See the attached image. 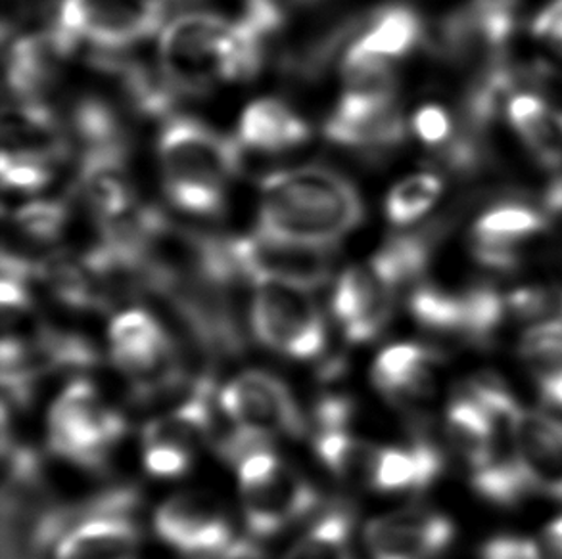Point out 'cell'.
Instances as JSON below:
<instances>
[{"label": "cell", "instance_id": "cell-4", "mask_svg": "<svg viewBox=\"0 0 562 559\" xmlns=\"http://www.w3.org/2000/svg\"><path fill=\"white\" fill-rule=\"evenodd\" d=\"M428 251V240L420 236L395 238L340 276L333 312L346 340L366 343L386 328L400 287L425 271Z\"/></svg>", "mask_w": 562, "mask_h": 559}, {"label": "cell", "instance_id": "cell-5", "mask_svg": "<svg viewBox=\"0 0 562 559\" xmlns=\"http://www.w3.org/2000/svg\"><path fill=\"white\" fill-rule=\"evenodd\" d=\"M244 517L258 537H271L302 520L317 506V492L296 469L269 450L238 464Z\"/></svg>", "mask_w": 562, "mask_h": 559}, {"label": "cell", "instance_id": "cell-26", "mask_svg": "<svg viewBox=\"0 0 562 559\" xmlns=\"http://www.w3.org/2000/svg\"><path fill=\"white\" fill-rule=\"evenodd\" d=\"M423 33L417 12L407 7H387L374 15L369 30L351 43L358 53L390 61L411 53Z\"/></svg>", "mask_w": 562, "mask_h": 559}, {"label": "cell", "instance_id": "cell-16", "mask_svg": "<svg viewBox=\"0 0 562 559\" xmlns=\"http://www.w3.org/2000/svg\"><path fill=\"white\" fill-rule=\"evenodd\" d=\"M518 446L532 491L562 502V420L522 409Z\"/></svg>", "mask_w": 562, "mask_h": 559}, {"label": "cell", "instance_id": "cell-37", "mask_svg": "<svg viewBox=\"0 0 562 559\" xmlns=\"http://www.w3.org/2000/svg\"><path fill=\"white\" fill-rule=\"evenodd\" d=\"M543 545L548 546L557 558L562 559V517L549 525L543 533Z\"/></svg>", "mask_w": 562, "mask_h": 559}, {"label": "cell", "instance_id": "cell-35", "mask_svg": "<svg viewBox=\"0 0 562 559\" xmlns=\"http://www.w3.org/2000/svg\"><path fill=\"white\" fill-rule=\"evenodd\" d=\"M538 84H540L541 92L538 96L546 100L549 106L553 107L562 117V71L546 69L543 73H540Z\"/></svg>", "mask_w": 562, "mask_h": 559}, {"label": "cell", "instance_id": "cell-24", "mask_svg": "<svg viewBox=\"0 0 562 559\" xmlns=\"http://www.w3.org/2000/svg\"><path fill=\"white\" fill-rule=\"evenodd\" d=\"M509 119L528 148L549 167L562 163V117L538 94H518L509 102Z\"/></svg>", "mask_w": 562, "mask_h": 559}, {"label": "cell", "instance_id": "cell-33", "mask_svg": "<svg viewBox=\"0 0 562 559\" xmlns=\"http://www.w3.org/2000/svg\"><path fill=\"white\" fill-rule=\"evenodd\" d=\"M413 129L417 137L426 144H440L451 133L449 115L438 106H425L418 110L413 119Z\"/></svg>", "mask_w": 562, "mask_h": 559}, {"label": "cell", "instance_id": "cell-15", "mask_svg": "<svg viewBox=\"0 0 562 559\" xmlns=\"http://www.w3.org/2000/svg\"><path fill=\"white\" fill-rule=\"evenodd\" d=\"M325 135L333 142L348 148H386L402 140V117L395 110V100L344 94L335 114L325 125Z\"/></svg>", "mask_w": 562, "mask_h": 559}, {"label": "cell", "instance_id": "cell-20", "mask_svg": "<svg viewBox=\"0 0 562 559\" xmlns=\"http://www.w3.org/2000/svg\"><path fill=\"white\" fill-rule=\"evenodd\" d=\"M66 150L58 123L38 100H18L4 115V151L54 163Z\"/></svg>", "mask_w": 562, "mask_h": 559}, {"label": "cell", "instance_id": "cell-19", "mask_svg": "<svg viewBox=\"0 0 562 559\" xmlns=\"http://www.w3.org/2000/svg\"><path fill=\"white\" fill-rule=\"evenodd\" d=\"M56 559H138V531L125 515H99L61 538Z\"/></svg>", "mask_w": 562, "mask_h": 559}, {"label": "cell", "instance_id": "cell-27", "mask_svg": "<svg viewBox=\"0 0 562 559\" xmlns=\"http://www.w3.org/2000/svg\"><path fill=\"white\" fill-rule=\"evenodd\" d=\"M284 559H353L351 515L344 510L325 515L297 540Z\"/></svg>", "mask_w": 562, "mask_h": 559}, {"label": "cell", "instance_id": "cell-13", "mask_svg": "<svg viewBox=\"0 0 562 559\" xmlns=\"http://www.w3.org/2000/svg\"><path fill=\"white\" fill-rule=\"evenodd\" d=\"M164 543L184 554H213L233 545L227 515L202 492H181L166 500L154 517Z\"/></svg>", "mask_w": 562, "mask_h": 559}, {"label": "cell", "instance_id": "cell-7", "mask_svg": "<svg viewBox=\"0 0 562 559\" xmlns=\"http://www.w3.org/2000/svg\"><path fill=\"white\" fill-rule=\"evenodd\" d=\"M125 422L89 381H76L56 399L48 414V443L66 460L97 468L123 437Z\"/></svg>", "mask_w": 562, "mask_h": 559}, {"label": "cell", "instance_id": "cell-39", "mask_svg": "<svg viewBox=\"0 0 562 559\" xmlns=\"http://www.w3.org/2000/svg\"><path fill=\"white\" fill-rule=\"evenodd\" d=\"M559 320L562 322V299H561V307H559Z\"/></svg>", "mask_w": 562, "mask_h": 559}, {"label": "cell", "instance_id": "cell-9", "mask_svg": "<svg viewBox=\"0 0 562 559\" xmlns=\"http://www.w3.org/2000/svg\"><path fill=\"white\" fill-rule=\"evenodd\" d=\"M235 274L256 282L273 280L315 289L327 284L333 269V248L290 242L263 235L244 236L225 242Z\"/></svg>", "mask_w": 562, "mask_h": 559}, {"label": "cell", "instance_id": "cell-8", "mask_svg": "<svg viewBox=\"0 0 562 559\" xmlns=\"http://www.w3.org/2000/svg\"><path fill=\"white\" fill-rule=\"evenodd\" d=\"M164 18V0H61L54 27L76 46L115 50L153 37Z\"/></svg>", "mask_w": 562, "mask_h": 559}, {"label": "cell", "instance_id": "cell-3", "mask_svg": "<svg viewBox=\"0 0 562 559\" xmlns=\"http://www.w3.org/2000/svg\"><path fill=\"white\" fill-rule=\"evenodd\" d=\"M161 179L169 202L192 215H215L240 167L238 144L192 117L166 123L158 142Z\"/></svg>", "mask_w": 562, "mask_h": 559}, {"label": "cell", "instance_id": "cell-36", "mask_svg": "<svg viewBox=\"0 0 562 559\" xmlns=\"http://www.w3.org/2000/svg\"><path fill=\"white\" fill-rule=\"evenodd\" d=\"M538 386L543 401L562 410V370L538 376Z\"/></svg>", "mask_w": 562, "mask_h": 559}, {"label": "cell", "instance_id": "cell-38", "mask_svg": "<svg viewBox=\"0 0 562 559\" xmlns=\"http://www.w3.org/2000/svg\"><path fill=\"white\" fill-rule=\"evenodd\" d=\"M296 2H302V4H310V2H317V0H296Z\"/></svg>", "mask_w": 562, "mask_h": 559}, {"label": "cell", "instance_id": "cell-23", "mask_svg": "<svg viewBox=\"0 0 562 559\" xmlns=\"http://www.w3.org/2000/svg\"><path fill=\"white\" fill-rule=\"evenodd\" d=\"M446 433L449 445L469 466L471 476L486 466L494 453V423L471 395H461L451 402L446 418Z\"/></svg>", "mask_w": 562, "mask_h": 559}, {"label": "cell", "instance_id": "cell-12", "mask_svg": "<svg viewBox=\"0 0 562 559\" xmlns=\"http://www.w3.org/2000/svg\"><path fill=\"white\" fill-rule=\"evenodd\" d=\"M456 527L446 515L423 507L380 515L366 529L373 559H434L453 543Z\"/></svg>", "mask_w": 562, "mask_h": 559}, {"label": "cell", "instance_id": "cell-18", "mask_svg": "<svg viewBox=\"0 0 562 559\" xmlns=\"http://www.w3.org/2000/svg\"><path fill=\"white\" fill-rule=\"evenodd\" d=\"M546 227L540 213L522 205H505L487 212L474 225L476 255L482 263L494 269L515 265L513 248L520 240L538 235Z\"/></svg>", "mask_w": 562, "mask_h": 559}, {"label": "cell", "instance_id": "cell-1", "mask_svg": "<svg viewBox=\"0 0 562 559\" xmlns=\"http://www.w3.org/2000/svg\"><path fill=\"white\" fill-rule=\"evenodd\" d=\"M273 31L240 14L236 22L207 12L176 18L160 38V71L169 91L200 94L221 81L258 71Z\"/></svg>", "mask_w": 562, "mask_h": 559}, {"label": "cell", "instance_id": "cell-2", "mask_svg": "<svg viewBox=\"0 0 562 559\" xmlns=\"http://www.w3.org/2000/svg\"><path fill=\"white\" fill-rule=\"evenodd\" d=\"M363 219L358 190L327 167L269 174L261 184L259 232L333 248Z\"/></svg>", "mask_w": 562, "mask_h": 559}, {"label": "cell", "instance_id": "cell-34", "mask_svg": "<svg viewBox=\"0 0 562 559\" xmlns=\"http://www.w3.org/2000/svg\"><path fill=\"white\" fill-rule=\"evenodd\" d=\"M533 33L562 48V0H553L533 22Z\"/></svg>", "mask_w": 562, "mask_h": 559}, {"label": "cell", "instance_id": "cell-22", "mask_svg": "<svg viewBox=\"0 0 562 559\" xmlns=\"http://www.w3.org/2000/svg\"><path fill=\"white\" fill-rule=\"evenodd\" d=\"M441 469V453L428 441H417L409 446H384L373 489L380 492L423 491L440 477Z\"/></svg>", "mask_w": 562, "mask_h": 559}, {"label": "cell", "instance_id": "cell-17", "mask_svg": "<svg viewBox=\"0 0 562 559\" xmlns=\"http://www.w3.org/2000/svg\"><path fill=\"white\" fill-rule=\"evenodd\" d=\"M440 356L415 343L392 345L374 363V384L397 404H413L432 397Z\"/></svg>", "mask_w": 562, "mask_h": 559}, {"label": "cell", "instance_id": "cell-31", "mask_svg": "<svg viewBox=\"0 0 562 559\" xmlns=\"http://www.w3.org/2000/svg\"><path fill=\"white\" fill-rule=\"evenodd\" d=\"M0 171L4 186L23 194H33L37 190L45 189L53 176V163L43 159L25 158V156H12L2 153Z\"/></svg>", "mask_w": 562, "mask_h": 559}, {"label": "cell", "instance_id": "cell-6", "mask_svg": "<svg viewBox=\"0 0 562 559\" xmlns=\"http://www.w3.org/2000/svg\"><path fill=\"white\" fill-rule=\"evenodd\" d=\"M254 286L251 328L266 347L297 361L315 358L325 351L327 328L312 289L273 280Z\"/></svg>", "mask_w": 562, "mask_h": 559}, {"label": "cell", "instance_id": "cell-11", "mask_svg": "<svg viewBox=\"0 0 562 559\" xmlns=\"http://www.w3.org/2000/svg\"><path fill=\"white\" fill-rule=\"evenodd\" d=\"M112 356L138 391L153 393L177 379L176 351L166 330L145 310H127L110 326Z\"/></svg>", "mask_w": 562, "mask_h": 559}, {"label": "cell", "instance_id": "cell-10", "mask_svg": "<svg viewBox=\"0 0 562 559\" xmlns=\"http://www.w3.org/2000/svg\"><path fill=\"white\" fill-rule=\"evenodd\" d=\"M221 409L231 422L267 437H302L305 418L281 379L266 372H244L220 395Z\"/></svg>", "mask_w": 562, "mask_h": 559}, {"label": "cell", "instance_id": "cell-32", "mask_svg": "<svg viewBox=\"0 0 562 559\" xmlns=\"http://www.w3.org/2000/svg\"><path fill=\"white\" fill-rule=\"evenodd\" d=\"M482 559H559L549 550L548 546L540 545L536 540L517 537H499L490 540Z\"/></svg>", "mask_w": 562, "mask_h": 559}, {"label": "cell", "instance_id": "cell-21", "mask_svg": "<svg viewBox=\"0 0 562 559\" xmlns=\"http://www.w3.org/2000/svg\"><path fill=\"white\" fill-rule=\"evenodd\" d=\"M238 137L246 148L277 153L304 144L310 137V129L284 102L263 99L251 102L244 110Z\"/></svg>", "mask_w": 562, "mask_h": 559}, {"label": "cell", "instance_id": "cell-30", "mask_svg": "<svg viewBox=\"0 0 562 559\" xmlns=\"http://www.w3.org/2000/svg\"><path fill=\"white\" fill-rule=\"evenodd\" d=\"M68 209L60 202H33L14 213V225L35 242H53L66 227Z\"/></svg>", "mask_w": 562, "mask_h": 559}, {"label": "cell", "instance_id": "cell-29", "mask_svg": "<svg viewBox=\"0 0 562 559\" xmlns=\"http://www.w3.org/2000/svg\"><path fill=\"white\" fill-rule=\"evenodd\" d=\"M520 355L532 368L533 376L562 370V322L548 320L533 326L520 343Z\"/></svg>", "mask_w": 562, "mask_h": 559}, {"label": "cell", "instance_id": "cell-25", "mask_svg": "<svg viewBox=\"0 0 562 559\" xmlns=\"http://www.w3.org/2000/svg\"><path fill=\"white\" fill-rule=\"evenodd\" d=\"M315 448L321 461L338 479L373 489L374 474L384 446L353 437L346 431H321Z\"/></svg>", "mask_w": 562, "mask_h": 559}, {"label": "cell", "instance_id": "cell-14", "mask_svg": "<svg viewBox=\"0 0 562 559\" xmlns=\"http://www.w3.org/2000/svg\"><path fill=\"white\" fill-rule=\"evenodd\" d=\"M79 190L91 212L104 225L125 219L135 202L127 174L125 146L110 144L85 148L79 169Z\"/></svg>", "mask_w": 562, "mask_h": 559}, {"label": "cell", "instance_id": "cell-28", "mask_svg": "<svg viewBox=\"0 0 562 559\" xmlns=\"http://www.w3.org/2000/svg\"><path fill=\"white\" fill-rule=\"evenodd\" d=\"M443 182L436 174L423 173L407 176L390 190L386 197V215L397 227L409 225L430 212L441 196Z\"/></svg>", "mask_w": 562, "mask_h": 559}]
</instances>
